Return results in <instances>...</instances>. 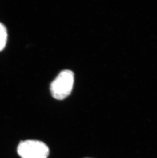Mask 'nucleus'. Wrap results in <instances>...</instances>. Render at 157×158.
I'll list each match as a JSON object with an SVG mask.
<instances>
[{"label":"nucleus","mask_w":157,"mask_h":158,"mask_svg":"<svg viewBox=\"0 0 157 158\" xmlns=\"http://www.w3.org/2000/svg\"><path fill=\"white\" fill-rule=\"evenodd\" d=\"M7 40V31L6 27L0 23V51L5 47Z\"/></svg>","instance_id":"7ed1b4c3"},{"label":"nucleus","mask_w":157,"mask_h":158,"mask_svg":"<svg viewBox=\"0 0 157 158\" xmlns=\"http://www.w3.org/2000/svg\"><path fill=\"white\" fill-rule=\"evenodd\" d=\"M18 152L22 158H47L49 149L42 142L26 140L19 143Z\"/></svg>","instance_id":"f03ea898"},{"label":"nucleus","mask_w":157,"mask_h":158,"mask_svg":"<svg viewBox=\"0 0 157 158\" xmlns=\"http://www.w3.org/2000/svg\"><path fill=\"white\" fill-rule=\"evenodd\" d=\"M74 83V74L71 71H61L50 85V92L54 98L63 100L71 93Z\"/></svg>","instance_id":"f257e3e1"}]
</instances>
